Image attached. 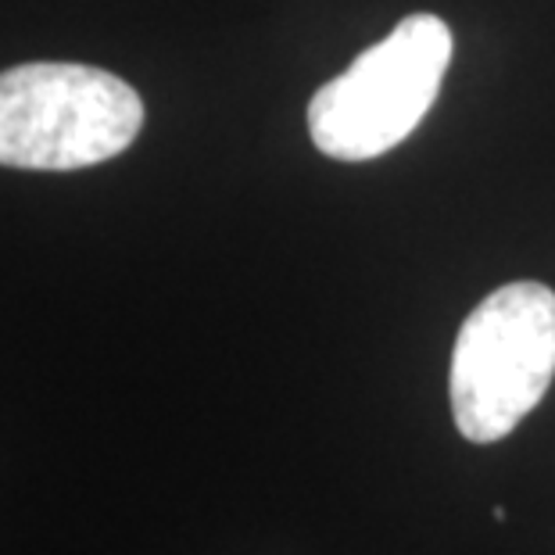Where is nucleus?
<instances>
[{"instance_id": "3", "label": "nucleus", "mask_w": 555, "mask_h": 555, "mask_svg": "<svg viewBox=\"0 0 555 555\" xmlns=\"http://www.w3.org/2000/svg\"><path fill=\"white\" fill-rule=\"evenodd\" d=\"M452 62V29L409 15L309 101L312 144L334 162H370L398 147L434 108Z\"/></svg>"}, {"instance_id": "2", "label": "nucleus", "mask_w": 555, "mask_h": 555, "mask_svg": "<svg viewBox=\"0 0 555 555\" xmlns=\"http://www.w3.org/2000/svg\"><path fill=\"white\" fill-rule=\"evenodd\" d=\"M144 101L126 79L93 65L33 62L0 73V165L68 172L133 144Z\"/></svg>"}, {"instance_id": "1", "label": "nucleus", "mask_w": 555, "mask_h": 555, "mask_svg": "<svg viewBox=\"0 0 555 555\" xmlns=\"http://www.w3.org/2000/svg\"><path fill=\"white\" fill-rule=\"evenodd\" d=\"M555 380V291L516 280L466 315L452 348L448 398L466 441L509 437Z\"/></svg>"}]
</instances>
